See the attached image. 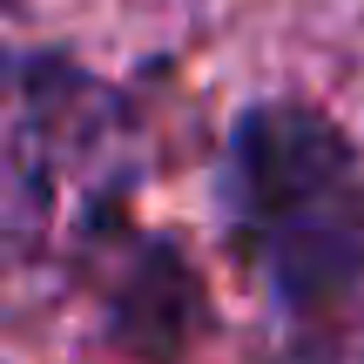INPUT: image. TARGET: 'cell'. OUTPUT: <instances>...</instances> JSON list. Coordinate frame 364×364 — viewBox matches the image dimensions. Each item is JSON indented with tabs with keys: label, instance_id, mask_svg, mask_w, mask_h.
I'll list each match as a JSON object with an SVG mask.
<instances>
[{
	"label": "cell",
	"instance_id": "obj_1",
	"mask_svg": "<svg viewBox=\"0 0 364 364\" xmlns=\"http://www.w3.org/2000/svg\"><path fill=\"white\" fill-rule=\"evenodd\" d=\"M236 203L257 263L311 338L364 317V162L317 108H257L236 135Z\"/></svg>",
	"mask_w": 364,
	"mask_h": 364
},
{
	"label": "cell",
	"instance_id": "obj_2",
	"mask_svg": "<svg viewBox=\"0 0 364 364\" xmlns=\"http://www.w3.org/2000/svg\"><path fill=\"white\" fill-rule=\"evenodd\" d=\"M135 182V129L108 88L54 61H0V250L81 243Z\"/></svg>",
	"mask_w": 364,
	"mask_h": 364
}]
</instances>
